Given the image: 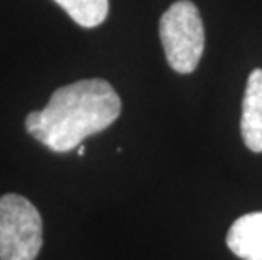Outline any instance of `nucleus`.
I'll use <instances>...</instances> for the list:
<instances>
[{
    "label": "nucleus",
    "mask_w": 262,
    "mask_h": 260,
    "mask_svg": "<svg viewBox=\"0 0 262 260\" xmlns=\"http://www.w3.org/2000/svg\"><path fill=\"white\" fill-rule=\"evenodd\" d=\"M120 98L108 81L93 78L61 86L42 110L26 117V130L53 152H70L119 119Z\"/></svg>",
    "instance_id": "obj_1"
},
{
    "label": "nucleus",
    "mask_w": 262,
    "mask_h": 260,
    "mask_svg": "<svg viewBox=\"0 0 262 260\" xmlns=\"http://www.w3.org/2000/svg\"><path fill=\"white\" fill-rule=\"evenodd\" d=\"M159 37L166 59L176 73L196 69L205 49V29L198 7L189 0H178L159 20Z\"/></svg>",
    "instance_id": "obj_2"
},
{
    "label": "nucleus",
    "mask_w": 262,
    "mask_h": 260,
    "mask_svg": "<svg viewBox=\"0 0 262 260\" xmlns=\"http://www.w3.org/2000/svg\"><path fill=\"white\" fill-rule=\"evenodd\" d=\"M42 247V220L20 195L0 198V260H36Z\"/></svg>",
    "instance_id": "obj_3"
},
{
    "label": "nucleus",
    "mask_w": 262,
    "mask_h": 260,
    "mask_svg": "<svg viewBox=\"0 0 262 260\" xmlns=\"http://www.w3.org/2000/svg\"><path fill=\"white\" fill-rule=\"evenodd\" d=\"M241 132L252 152H262V69H254L247 80L242 102Z\"/></svg>",
    "instance_id": "obj_4"
},
{
    "label": "nucleus",
    "mask_w": 262,
    "mask_h": 260,
    "mask_svg": "<svg viewBox=\"0 0 262 260\" xmlns=\"http://www.w3.org/2000/svg\"><path fill=\"white\" fill-rule=\"evenodd\" d=\"M227 245L244 260H262V211L233 221L227 233Z\"/></svg>",
    "instance_id": "obj_5"
},
{
    "label": "nucleus",
    "mask_w": 262,
    "mask_h": 260,
    "mask_svg": "<svg viewBox=\"0 0 262 260\" xmlns=\"http://www.w3.org/2000/svg\"><path fill=\"white\" fill-rule=\"evenodd\" d=\"M81 27H97L108 14V0H54Z\"/></svg>",
    "instance_id": "obj_6"
},
{
    "label": "nucleus",
    "mask_w": 262,
    "mask_h": 260,
    "mask_svg": "<svg viewBox=\"0 0 262 260\" xmlns=\"http://www.w3.org/2000/svg\"><path fill=\"white\" fill-rule=\"evenodd\" d=\"M83 154H85V147L80 146V149H78V156H83Z\"/></svg>",
    "instance_id": "obj_7"
}]
</instances>
